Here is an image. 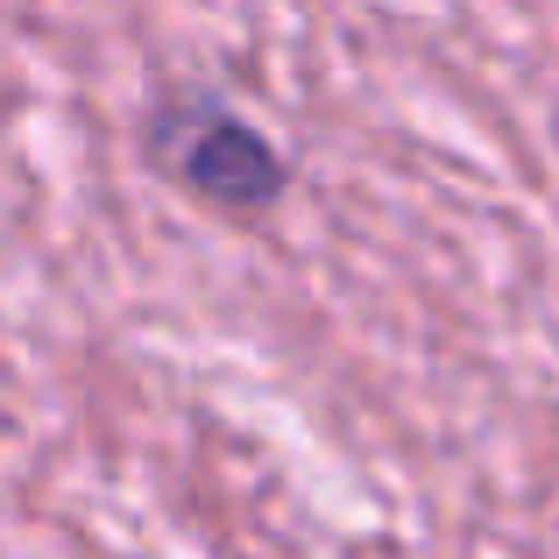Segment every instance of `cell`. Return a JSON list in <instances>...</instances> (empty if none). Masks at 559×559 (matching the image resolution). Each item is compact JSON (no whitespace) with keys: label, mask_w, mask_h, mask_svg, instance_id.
Segmentation results:
<instances>
[{"label":"cell","mask_w":559,"mask_h":559,"mask_svg":"<svg viewBox=\"0 0 559 559\" xmlns=\"http://www.w3.org/2000/svg\"><path fill=\"white\" fill-rule=\"evenodd\" d=\"M164 142H170V156H178L185 185L205 191V199H219V205H262V199H276V185H284L276 150L241 121L205 114V121H178Z\"/></svg>","instance_id":"obj_1"}]
</instances>
